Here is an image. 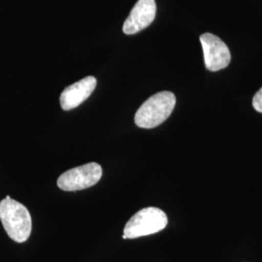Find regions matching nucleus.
Listing matches in <instances>:
<instances>
[{"instance_id": "nucleus-8", "label": "nucleus", "mask_w": 262, "mask_h": 262, "mask_svg": "<svg viewBox=\"0 0 262 262\" xmlns=\"http://www.w3.org/2000/svg\"><path fill=\"white\" fill-rule=\"evenodd\" d=\"M253 106L257 112L262 113V88L253 96Z\"/></svg>"}, {"instance_id": "nucleus-4", "label": "nucleus", "mask_w": 262, "mask_h": 262, "mask_svg": "<svg viewBox=\"0 0 262 262\" xmlns=\"http://www.w3.org/2000/svg\"><path fill=\"white\" fill-rule=\"evenodd\" d=\"M102 177V168L96 162L70 169L57 180V187L66 191H77L94 187Z\"/></svg>"}, {"instance_id": "nucleus-3", "label": "nucleus", "mask_w": 262, "mask_h": 262, "mask_svg": "<svg viewBox=\"0 0 262 262\" xmlns=\"http://www.w3.org/2000/svg\"><path fill=\"white\" fill-rule=\"evenodd\" d=\"M168 224L166 214L156 207H148L138 211L124 226L122 239H135L155 234L163 230Z\"/></svg>"}, {"instance_id": "nucleus-1", "label": "nucleus", "mask_w": 262, "mask_h": 262, "mask_svg": "<svg viewBox=\"0 0 262 262\" xmlns=\"http://www.w3.org/2000/svg\"><path fill=\"white\" fill-rule=\"evenodd\" d=\"M0 221L13 241L24 243L29 238L32 229L31 215L28 208L11 197L0 202Z\"/></svg>"}, {"instance_id": "nucleus-6", "label": "nucleus", "mask_w": 262, "mask_h": 262, "mask_svg": "<svg viewBox=\"0 0 262 262\" xmlns=\"http://www.w3.org/2000/svg\"><path fill=\"white\" fill-rule=\"evenodd\" d=\"M157 4L155 0H138L123 24L122 30L132 35L148 28L156 18Z\"/></svg>"}, {"instance_id": "nucleus-7", "label": "nucleus", "mask_w": 262, "mask_h": 262, "mask_svg": "<svg viewBox=\"0 0 262 262\" xmlns=\"http://www.w3.org/2000/svg\"><path fill=\"white\" fill-rule=\"evenodd\" d=\"M97 84L94 76H89L64 89L60 94V105L66 111L72 110L85 101L94 93Z\"/></svg>"}, {"instance_id": "nucleus-2", "label": "nucleus", "mask_w": 262, "mask_h": 262, "mask_svg": "<svg viewBox=\"0 0 262 262\" xmlns=\"http://www.w3.org/2000/svg\"><path fill=\"white\" fill-rule=\"evenodd\" d=\"M176 97L171 92H161L150 96L135 114L134 121L141 128H155L165 122L173 112Z\"/></svg>"}, {"instance_id": "nucleus-5", "label": "nucleus", "mask_w": 262, "mask_h": 262, "mask_svg": "<svg viewBox=\"0 0 262 262\" xmlns=\"http://www.w3.org/2000/svg\"><path fill=\"white\" fill-rule=\"evenodd\" d=\"M199 39L208 70L215 72L228 66L231 60L230 51L221 38L212 33H203Z\"/></svg>"}]
</instances>
